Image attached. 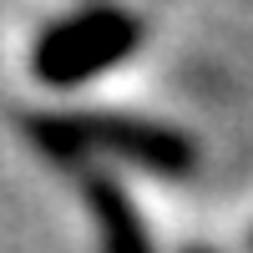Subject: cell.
I'll return each instance as SVG.
<instances>
[{
  "mask_svg": "<svg viewBox=\"0 0 253 253\" xmlns=\"http://www.w3.org/2000/svg\"><path fill=\"white\" fill-rule=\"evenodd\" d=\"M26 132L56 162L117 157L157 177H187L198 167L193 137H182L177 126L147 122V117H126V112H31Z\"/></svg>",
  "mask_w": 253,
  "mask_h": 253,
  "instance_id": "6da1fadb",
  "label": "cell"
},
{
  "mask_svg": "<svg viewBox=\"0 0 253 253\" xmlns=\"http://www.w3.org/2000/svg\"><path fill=\"white\" fill-rule=\"evenodd\" d=\"M187 253H208V248H187Z\"/></svg>",
  "mask_w": 253,
  "mask_h": 253,
  "instance_id": "277c9868",
  "label": "cell"
},
{
  "mask_svg": "<svg viewBox=\"0 0 253 253\" xmlns=\"http://www.w3.org/2000/svg\"><path fill=\"white\" fill-rule=\"evenodd\" d=\"M81 193H86V208L101 228V253H152V238H147V223L137 213V203L122 193V182L107 172H86L81 177Z\"/></svg>",
  "mask_w": 253,
  "mask_h": 253,
  "instance_id": "3957f363",
  "label": "cell"
},
{
  "mask_svg": "<svg viewBox=\"0 0 253 253\" xmlns=\"http://www.w3.org/2000/svg\"><path fill=\"white\" fill-rule=\"evenodd\" d=\"M137 46H142V20L132 10L96 5L41 36L31 51V71L41 86H81V81L112 71L117 61H126Z\"/></svg>",
  "mask_w": 253,
  "mask_h": 253,
  "instance_id": "7a4b0ae2",
  "label": "cell"
}]
</instances>
